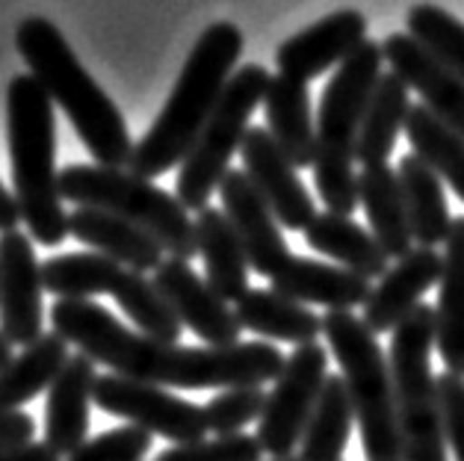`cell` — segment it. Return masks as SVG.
I'll list each match as a JSON object with an SVG mask.
<instances>
[{
	"instance_id": "cell-1",
	"label": "cell",
	"mask_w": 464,
	"mask_h": 461,
	"mask_svg": "<svg viewBox=\"0 0 464 461\" xmlns=\"http://www.w3.org/2000/svg\"><path fill=\"white\" fill-rule=\"evenodd\" d=\"M53 331L74 343L95 364L110 367L116 376L137 379L157 388L210 390V388H264L276 381L287 358L276 343L243 341L237 346H180L137 334L95 302L56 299L51 308Z\"/></svg>"
},
{
	"instance_id": "cell-2",
	"label": "cell",
	"mask_w": 464,
	"mask_h": 461,
	"mask_svg": "<svg viewBox=\"0 0 464 461\" xmlns=\"http://www.w3.org/2000/svg\"><path fill=\"white\" fill-rule=\"evenodd\" d=\"M243 56V30L231 21H217L198 36L189 51L187 65L169 95L166 107L151 125V130L137 142L130 154L128 172L145 181L166 175L169 168L187 160L192 145L217 110L222 92L237 74V62Z\"/></svg>"
},
{
	"instance_id": "cell-3",
	"label": "cell",
	"mask_w": 464,
	"mask_h": 461,
	"mask_svg": "<svg viewBox=\"0 0 464 461\" xmlns=\"http://www.w3.org/2000/svg\"><path fill=\"white\" fill-rule=\"evenodd\" d=\"M15 48L48 98L69 116L95 166L128 168L137 145L130 142L119 107L83 69L53 21L42 15L21 21L15 30Z\"/></svg>"
},
{
	"instance_id": "cell-4",
	"label": "cell",
	"mask_w": 464,
	"mask_h": 461,
	"mask_svg": "<svg viewBox=\"0 0 464 461\" xmlns=\"http://www.w3.org/2000/svg\"><path fill=\"white\" fill-rule=\"evenodd\" d=\"M6 139L15 201L33 243L60 245L69 237V213L56 172L53 101L33 74H15L6 89Z\"/></svg>"
},
{
	"instance_id": "cell-5",
	"label": "cell",
	"mask_w": 464,
	"mask_h": 461,
	"mask_svg": "<svg viewBox=\"0 0 464 461\" xmlns=\"http://www.w3.org/2000/svg\"><path fill=\"white\" fill-rule=\"evenodd\" d=\"M382 44L367 39L349 60L334 72L323 89L320 116H316V154L314 181L328 213L353 216L358 201V133L370 104L372 86L382 77Z\"/></svg>"
},
{
	"instance_id": "cell-6",
	"label": "cell",
	"mask_w": 464,
	"mask_h": 461,
	"mask_svg": "<svg viewBox=\"0 0 464 461\" xmlns=\"http://www.w3.org/2000/svg\"><path fill=\"white\" fill-rule=\"evenodd\" d=\"M323 334L343 370L341 376L353 397L367 461H405L393 373L379 337L353 311H328L323 317Z\"/></svg>"
},
{
	"instance_id": "cell-7",
	"label": "cell",
	"mask_w": 464,
	"mask_h": 461,
	"mask_svg": "<svg viewBox=\"0 0 464 461\" xmlns=\"http://www.w3.org/2000/svg\"><path fill=\"white\" fill-rule=\"evenodd\" d=\"M60 196L74 201L77 207H92L133 222L149 231L175 261H192L198 255L196 219L180 205L178 196L137 178L128 168L104 166H65L60 172Z\"/></svg>"
},
{
	"instance_id": "cell-8",
	"label": "cell",
	"mask_w": 464,
	"mask_h": 461,
	"mask_svg": "<svg viewBox=\"0 0 464 461\" xmlns=\"http://www.w3.org/2000/svg\"><path fill=\"white\" fill-rule=\"evenodd\" d=\"M435 308L426 302L417 308L391 341V373L396 390L405 461H447V429L438 399V379L432 376Z\"/></svg>"
},
{
	"instance_id": "cell-9",
	"label": "cell",
	"mask_w": 464,
	"mask_h": 461,
	"mask_svg": "<svg viewBox=\"0 0 464 461\" xmlns=\"http://www.w3.org/2000/svg\"><path fill=\"white\" fill-rule=\"evenodd\" d=\"M269 81H273V74L260 62H248L231 77L208 128L201 130L198 142L180 163L175 196L187 210L201 213L210 207V196L219 193V184L231 172L234 154L243 149L248 119H252L257 104H264Z\"/></svg>"
},
{
	"instance_id": "cell-10",
	"label": "cell",
	"mask_w": 464,
	"mask_h": 461,
	"mask_svg": "<svg viewBox=\"0 0 464 461\" xmlns=\"http://www.w3.org/2000/svg\"><path fill=\"white\" fill-rule=\"evenodd\" d=\"M328 379V350L316 343L296 346L276 379L266 408L257 420V441L266 456L287 458L302 444L308 420Z\"/></svg>"
},
{
	"instance_id": "cell-11",
	"label": "cell",
	"mask_w": 464,
	"mask_h": 461,
	"mask_svg": "<svg viewBox=\"0 0 464 461\" xmlns=\"http://www.w3.org/2000/svg\"><path fill=\"white\" fill-rule=\"evenodd\" d=\"M95 406L112 418H124L137 429L160 435L175 447H189L205 441L208 418L205 406H196L189 399H180L157 385H145L137 379L124 376H98Z\"/></svg>"
},
{
	"instance_id": "cell-12",
	"label": "cell",
	"mask_w": 464,
	"mask_h": 461,
	"mask_svg": "<svg viewBox=\"0 0 464 461\" xmlns=\"http://www.w3.org/2000/svg\"><path fill=\"white\" fill-rule=\"evenodd\" d=\"M42 264L21 231L0 234V334L13 346H33L44 334Z\"/></svg>"
},
{
	"instance_id": "cell-13",
	"label": "cell",
	"mask_w": 464,
	"mask_h": 461,
	"mask_svg": "<svg viewBox=\"0 0 464 461\" xmlns=\"http://www.w3.org/2000/svg\"><path fill=\"white\" fill-rule=\"evenodd\" d=\"M240 157H243V172L255 184L257 193L264 196L269 210L276 213L281 228L308 231L311 222L316 219L314 196L304 189V184L296 175V166L281 154V149L269 137L266 128H248Z\"/></svg>"
},
{
	"instance_id": "cell-14",
	"label": "cell",
	"mask_w": 464,
	"mask_h": 461,
	"mask_svg": "<svg viewBox=\"0 0 464 461\" xmlns=\"http://www.w3.org/2000/svg\"><path fill=\"white\" fill-rule=\"evenodd\" d=\"M367 42V15L358 9H341L316 24L293 33L276 51L278 74L299 83H311L328 69H341L361 44Z\"/></svg>"
},
{
	"instance_id": "cell-15",
	"label": "cell",
	"mask_w": 464,
	"mask_h": 461,
	"mask_svg": "<svg viewBox=\"0 0 464 461\" xmlns=\"http://www.w3.org/2000/svg\"><path fill=\"white\" fill-rule=\"evenodd\" d=\"M154 284L172 305L178 320L208 346L225 350V346L243 343V325L237 313L228 308V302L213 293L208 278H201L187 261H175V257L163 261V266L154 273Z\"/></svg>"
},
{
	"instance_id": "cell-16",
	"label": "cell",
	"mask_w": 464,
	"mask_h": 461,
	"mask_svg": "<svg viewBox=\"0 0 464 461\" xmlns=\"http://www.w3.org/2000/svg\"><path fill=\"white\" fill-rule=\"evenodd\" d=\"M219 198H222V213L234 225L237 237H240L246 249L248 266L257 275L273 278L293 257L276 213L269 210L264 196L257 193L255 184L248 181V175L240 172V168L225 175V181L219 184Z\"/></svg>"
},
{
	"instance_id": "cell-17",
	"label": "cell",
	"mask_w": 464,
	"mask_h": 461,
	"mask_svg": "<svg viewBox=\"0 0 464 461\" xmlns=\"http://www.w3.org/2000/svg\"><path fill=\"white\" fill-rule=\"evenodd\" d=\"M382 53L391 62V72L420 95V104L440 125L456 130L464 139V83L459 77L444 69L420 42L402 30L391 33L382 42Z\"/></svg>"
},
{
	"instance_id": "cell-18",
	"label": "cell",
	"mask_w": 464,
	"mask_h": 461,
	"mask_svg": "<svg viewBox=\"0 0 464 461\" xmlns=\"http://www.w3.org/2000/svg\"><path fill=\"white\" fill-rule=\"evenodd\" d=\"M440 275H444V255H438L435 249H423V245H414L372 287L361 320H364V325L372 334L396 331L423 305L420 299L426 296L429 287L438 284Z\"/></svg>"
},
{
	"instance_id": "cell-19",
	"label": "cell",
	"mask_w": 464,
	"mask_h": 461,
	"mask_svg": "<svg viewBox=\"0 0 464 461\" xmlns=\"http://www.w3.org/2000/svg\"><path fill=\"white\" fill-rule=\"evenodd\" d=\"M95 361L83 352L72 355L51 385L44 406V444L56 456H74L89 441V406L95 402Z\"/></svg>"
},
{
	"instance_id": "cell-20",
	"label": "cell",
	"mask_w": 464,
	"mask_h": 461,
	"mask_svg": "<svg viewBox=\"0 0 464 461\" xmlns=\"http://www.w3.org/2000/svg\"><path fill=\"white\" fill-rule=\"evenodd\" d=\"M273 290L299 305H325L328 311H353L355 305H367L372 284L355 275L346 266H332L314 257H296L269 278Z\"/></svg>"
},
{
	"instance_id": "cell-21",
	"label": "cell",
	"mask_w": 464,
	"mask_h": 461,
	"mask_svg": "<svg viewBox=\"0 0 464 461\" xmlns=\"http://www.w3.org/2000/svg\"><path fill=\"white\" fill-rule=\"evenodd\" d=\"M69 234L86 243L89 249L110 257L133 273H157L163 266L166 249L157 243L149 231L137 228L133 222L92 207H77L69 213Z\"/></svg>"
},
{
	"instance_id": "cell-22",
	"label": "cell",
	"mask_w": 464,
	"mask_h": 461,
	"mask_svg": "<svg viewBox=\"0 0 464 461\" xmlns=\"http://www.w3.org/2000/svg\"><path fill=\"white\" fill-rule=\"evenodd\" d=\"M264 110H266V130L276 139L281 154L296 168L314 166L316 121L311 119L308 83H299L285 74H273L264 98Z\"/></svg>"
},
{
	"instance_id": "cell-23",
	"label": "cell",
	"mask_w": 464,
	"mask_h": 461,
	"mask_svg": "<svg viewBox=\"0 0 464 461\" xmlns=\"http://www.w3.org/2000/svg\"><path fill=\"white\" fill-rule=\"evenodd\" d=\"M435 350L444 361V373L464 379V216L452 219L444 243V275L435 308Z\"/></svg>"
},
{
	"instance_id": "cell-24",
	"label": "cell",
	"mask_w": 464,
	"mask_h": 461,
	"mask_svg": "<svg viewBox=\"0 0 464 461\" xmlns=\"http://www.w3.org/2000/svg\"><path fill=\"white\" fill-rule=\"evenodd\" d=\"M358 201L364 207L372 237L388 257H405L414 249L409 210H405L400 175L391 166H370L358 172Z\"/></svg>"
},
{
	"instance_id": "cell-25",
	"label": "cell",
	"mask_w": 464,
	"mask_h": 461,
	"mask_svg": "<svg viewBox=\"0 0 464 461\" xmlns=\"http://www.w3.org/2000/svg\"><path fill=\"white\" fill-rule=\"evenodd\" d=\"M196 243L205 257V273L210 290L225 302H240L248 293V257L234 225L222 210L205 207L196 216Z\"/></svg>"
},
{
	"instance_id": "cell-26",
	"label": "cell",
	"mask_w": 464,
	"mask_h": 461,
	"mask_svg": "<svg viewBox=\"0 0 464 461\" xmlns=\"http://www.w3.org/2000/svg\"><path fill=\"white\" fill-rule=\"evenodd\" d=\"M237 320L243 329L255 331L257 337L281 343H316V337L323 334V317L314 313L308 305H299L287 296L269 290H248V293L234 305Z\"/></svg>"
},
{
	"instance_id": "cell-27",
	"label": "cell",
	"mask_w": 464,
	"mask_h": 461,
	"mask_svg": "<svg viewBox=\"0 0 464 461\" xmlns=\"http://www.w3.org/2000/svg\"><path fill=\"white\" fill-rule=\"evenodd\" d=\"M396 175H400V187H402L405 210H409L414 243L423 245V249H435V245L447 243L452 219L456 216H450L444 181H440V178L414 151L402 157Z\"/></svg>"
},
{
	"instance_id": "cell-28",
	"label": "cell",
	"mask_w": 464,
	"mask_h": 461,
	"mask_svg": "<svg viewBox=\"0 0 464 461\" xmlns=\"http://www.w3.org/2000/svg\"><path fill=\"white\" fill-rule=\"evenodd\" d=\"M409 110H411L409 86H405L402 77H396L393 72H384L376 81V86H372L364 121H361L358 151H355L361 168L388 166L393 145L400 139V133L405 130Z\"/></svg>"
},
{
	"instance_id": "cell-29",
	"label": "cell",
	"mask_w": 464,
	"mask_h": 461,
	"mask_svg": "<svg viewBox=\"0 0 464 461\" xmlns=\"http://www.w3.org/2000/svg\"><path fill=\"white\" fill-rule=\"evenodd\" d=\"M304 243L314 252L328 255L332 261L353 269L355 275L367 281H382L384 273L391 269V257L382 252L376 237L367 234L358 222H353L349 216H337V213H316L311 228L304 231Z\"/></svg>"
},
{
	"instance_id": "cell-30",
	"label": "cell",
	"mask_w": 464,
	"mask_h": 461,
	"mask_svg": "<svg viewBox=\"0 0 464 461\" xmlns=\"http://www.w3.org/2000/svg\"><path fill=\"white\" fill-rule=\"evenodd\" d=\"M69 341L56 331L42 334L13 364L0 370V411H18L24 402L51 390L56 376L69 364Z\"/></svg>"
},
{
	"instance_id": "cell-31",
	"label": "cell",
	"mask_w": 464,
	"mask_h": 461,
	"mask_svg": "<svg viewBox=\"0 0 464 461\" xmlns=\"http://www.w3.org/2000/svg\"><path fill=\"white\" fill-rule=\"evenodd\" d=\"M355 423V406L349 397V388L343 376L328 373L320 402L308 420V429L302 437L299 458L302 461H341L343 449L349 444Z\"/></svg>"
},
{
	"instance_id": "cell-32",
	"label": "cell",
	"mask_w": 464,
	"mask_h": 461,
	"mask_svg": "<svg viewBox=\"0 0 464 461\" xmlns=\"http://www.w3.org/2000/svg\"><path fill=\"white\" fill-rule=\"evenodd\" d=\"M124 266L110 261L98 252H74L48 257L42 264V284L56 299L69 302H92V296H104L116 290Z\"/></svg>"
},
{
	"instance_id": "cell-33",
	"label": "cell",
	"mask_w": 464,
	"mask_h": 461,
	"mask_svg": "<svg viewBox=\"0 0 464 461\" xmlns=\"http://www.w3.org/2000/svg\"><path fill=\"white\" fill-rule=\"evenodd\" d=\"M405 137L414 154L464 201V139L459 133L440 125L423 104H411L405 119Z\"/></svg>"
},
{
	"instance_id": "cell-34",
	"label": "cell",
	"mask_w": 464,
	"mask_h": 461,
	"mask_svg": "<svg viewBox=\"0 0 464 461\" xmlns=\"http://www.w3.org/2000/svg\"><path fill=\"white\" fill-rule=\"evenodd\" d=\"M112 299H116L119 308L137 322V329L145 337H154V341H163V343H178L180 331H184V322L178 320V313L163 299L154 281H149L142 273L124 269L116 290H112Z\"/></svg>"
},
{
	"instance_id": "cell-35",
	"label": "cell",
	"mask_w": 464,
	"mask_h": 461,
	"mask_svg": "<svg viewBox=\"0 0 464 461\" xmlns=\"http://www.w3.org/2000/svg\"><path fill=\"white\" fill-rule=\"evenodd\" d=\"M405 33L464 83V24L440 6H414L405 15Z\"/></svg>"
},
{
	"instance_id": "cell-36",
	"label": "cell",
	"mask_w": 464,
	"mask_h": 461,
	"mask_svg": "<svg viewBox=\"0 0 464 461\" xmlns=\"http://www.w3.org/2000/svg\"><path fill=\"white\" fill-rule=\"evenodd\" d=\"M266 397L269 393H264V388H231L217 393L205 406L208 432L217 437L240 435V429H246L248 423L260 420L266 408Z\"/></svg>"
},
{
	"instance_id": "cell-37",
	"label": "cell",
	"mask_w": 464,
	"mask_h": 461,
	"mask_svg": "<svg viewBox=\"0 0 464 461\" xmlns=\"http://www.w3.org/2000/svg\"><path fill=\"white\" fill-rule=\"evenodd\" d=\"M264 447L257 435H228L213 437V441H198L189 447H172L163 449L154 461H260Z\"/></svg>"
},
{
	"instance_id": "cell-38",
	"label": "cell",
	"mask_w": 464,
	"mask_h": 461,
	"mask_svg": "<svg viewBox=\"0 0 464 461\" xmlns=\"http://www.w3.org/2000/svg\"><path fill=\"white\" fill-rule=\"evenodd\" d=\"M151 432L137 426H121L86 441L69 461H142L151 449Z\"/></svg>"
},
{
	"instance_id": "cell-39",
	"label": "cell",
	"mask_w": 464,
	"mask_h": 461,
	"mask_svg": "<svg viewBox=\"0 0 464 461\" xmlns=\"http://www.w3.org/2000/svg\"><path fill=\"white\" fill-rule=\"evenodd\" d=\"M438 399L444 411L447 447L456 461H464V379L452 373L438 376Z\"/></svg>"
},
{
	"instance_id": "cell-40",
	"label": "cell",
	"mask_w": 464,
	"mask_h": 461,
	"mask_svg": "<svg viewBox=\"0 0 464 461\" xmlns=\"http://www.w3.org/2000/svg\"><path fill=\"white\" fill-rule=\"evenodd\" d=\"M33 418L24 411H0V453L6 449H15V447H24L33 444Z\"/></svg>"
},
{
	"instance_id": "cell-41",
	"label": "cell",
	"mask_w": 464,
	"mask_h": 461,
	"mask_svg": "<svg viewBox=\"0 0 464 461\" xmlns=\"http://www.w3.org/2000/svg\"><path fill=\"white\" fill-rule=\"evenodd\" d=\"M0 461H60V456H56L44 441H33V444L0 453Z\"/></svg>"
},
{
	"instance_id": "cell-42",
	"label": "cell",
	"mask_w": 464,
	"mask_h": 461,
	"mask_svg": "<svg viewBox=\"0 0 464 461\" xmlns=\"http://www.w3.org/2000/svg\"><path fill=\"white\" fill-rule=\"evenodd\" d=\"M21 222V210H18V201L15 196H9V189L0 184V234H9V231H18L15 225Z\"/></svg>"
},
{
	"instance_id": "cell-43",
	"label": "cell",
	"mask_w": 464,
	"mask_h": 461,
	"mask_svg": "<svg viewBox=\"0 0 464 461\" xmlns=\"http://www.w3.org/2000/svg\"><path fill=\"white\" fill-rule=\"evenodd\" d=\"M13 364V343L6 341L4 334H0V370Z\"/></svg>"
},
{
	"instance_id": "cell-44",
	"label": "cell",
	"mask_w": 464,
	"mask_h": 461,
	"mask_svg": "<svg viewBox=\"0 0 464 461\" xmlns=\"http://www.w3.org/2000/svg\"><path fill=\"white\" fill-rule=\"evenodd\" d=\"M276 461H302L299 456H287V458H276Z\"/></svg>"
}]
</instances>
